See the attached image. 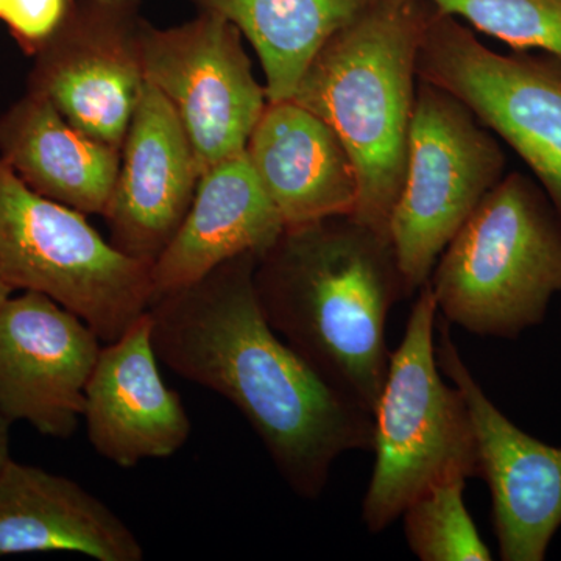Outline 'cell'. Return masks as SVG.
<instances>
[{
  "instance_id": "21",
  "label": "cell",
  "mask_w": 561,
  "mask_h": 561,
  "mask_svg": "<svg viewBox=\"0 0 561 561\" xmlns=\"http://www.w3.org/2000/svg\"><path fill=\"white\" fill-rule=\"evenodd\" d=\"M443 14L515 50L537 49L561 61V0H423Z\"/></svg>"
},
{
  "instance_id": "8",
  "label": "cell",
  "mask_w": 561,
  "mask_h": 561,
  "mask_svg": "<svg viewBox=\"0 0 561 561\" xmlns=\"http://www.w3.org/2000/svg\"><path fill=\"white\" fill-rule=\"evenodd\" d=\"M416 69L519 154L561 220V61L496 54L432 7Z\"/></svg>"
},
{
  "instance_id": "14",
  "label": "cell",
  "mask_w": 561,
  "mask_h": 561,
  "mask_svg": "<svg viewBox=\"0 0 561 561\" xmlns=\"http://www.w3.org/2000/svg\"><path fill=\"white\" fill-rule=\"evenodd\" d=\"M83 420L95 453L121 468L168 459L190 440V415L161 376L149 311L102 346L84 391Z\"/></svg>"
},
{
  "instance_id": "25",
  "label": "cell",
  "mask_w": 561,
  "mask_h": 561,
  "mask_svg": "<svg viewBox=\"0 0 561 561\" xmlns=\"http://www.w3.org/2000/svg\"><path fill=\"white\" fill-rule=\"evenodd\" d=\"M10 0H0V20H2L3 13H5L7 5H9Z\"/></svg>"
},
{
  "instance_id": "18",
  "label": "cell",
  "mask_w": 561,
  "mask_h": 561,
  "mask_svg": "<svg viewBox=\"0 0 561 561\" xmlns=\"http://www.w3.org/2000/svg\"><path fill=\"white\" fill-rule=\"evenodd\" d=\"M121 151L77 130L35 92L0 114V160L31 190L83 214L108 208Z\"/></svg>"
},
{
  "instance_id": "24",
  "label": "cell",
  "mask_w": 561,
  "mask_h": 561,
  "mask_svg": "<svg viewBox=\"0 0 561 561\" xmlns=\"http://www.w3.org/2000/svg\"><path fill=\"white\" fill-rule=\"evenodd\" d=\"M14 291L16 290H14L13 287H11L10 284L7 283V280L3 279L2 276H0V308H2L3 302L9 300V298L11 297V295L14 294Z\"/></svg>"
},
{
  "instance_id": "5",
  "label": "cell",
  "mask_w": 561,
  "mask_h": 561,
  "mask_svg": "<svg viewBox=\"0 0 561 561\" xmlns=\"http://www.w3.org/2000/svg\"><path fill=\"white\" fill-rule=\"evenodd\" d=\"M438 308L430 280L413 302L404 337L390 353L373 412L375 467L362 522L381 534L411 502L451 476L481 479L478 440L467 401L442 378L435 351Z\"/></svg>"
},
{
  "instance_id": "13",
  "label": "cell",
  "mask_w": 561,
  "mask_h": 561,
  "mask_svg": "<svg viewBox=\"0 0 561 561\" xmlns=\"http://www.w3.org/2000/svg\"><path fill=\"white\" fill-rule=\"evenodd\" d=\"M202 173L179 114L144 84L121 151V169L105 217L111 243L153 264L186 219Z\"/></svg>"
},
{
  "instance_id": "16",
  "label": "cell",
  "mask_w": 561,
  "mask_h": 561,
  "mask_svg": "<svg viewBox=\"0 0 561 561\" xmlns=\"http://www.w3.org/2000/svg\"><path fill=\"white\" fill-rule=\"evenodd\" d=\"M283 231L245 151L219 162L203 173L186 219L151 264L153 301L242 254L261 257Z\"/></svg>"
},
{
  "instance_id": "11",
  "label": "cell",
  "mask_w": 561,
  "mask_h": 561,
  "mask_svg": "<svg viewBox=\"0 0 561 561\" xmlns=\"http://www.w3.org/2000/svg\"><path fill=\"white\" fill-rule=\"evenodd\" d=\"M437 331L438 367L463 394L474 426L501 560L542 561L561 529V448L508 420L468 370L448 321L438 320Z\"/></svg>"
},
{
  "instance_id": "7",
  "label": "cell",
  "mask_w": 561,
  "mask_h": 561,
  "mask_svg": "<svg viewBox=\"0 0 561 561\" xmlns=\"http://www.w3.org/2000/svg\"><path fill=\"white\" fill-rule=\"evenodd\" d=\"M504 171L493 133L459 99L419 80L404 180L389 225L408 297L430 280L443 251Z\"/></svg>"
},
{
  "instance_id": "12",
  "label": "cell",
  "mask_w": 561,
  "mask_h": 561,
  "mask_svg": "<svg viewBox=\"0 0 561 561\" xmlns=\"http://www.w3.org/2000/svg\"><path fill=\"white\" fill-rule=\"evenodd\" d=\"M102 343L47 295H11L0 308V413L46 437H72Z\"/></svg>"
},
{
  "instance_id": "20",
  "label": "cell",
  "mask_w": 561,
  "mask_h": 561,
  "mask_svg": "<svg viewBox=\"0 0 561 561\" xmlns=\"http://www.w3.org/2000/svg\"><path fill=\"white\" fill-rule=\"evenodd\" d=\"M465 476L443 479L402 512L409 549L421 561L493 559L465 505Z\"/></svg>"
},
{
  "instance_id": "17",
  "label": "cell",
  "mask_w": 561,
  "mask_h": 561,
  "mask_svg": "<svg viewBox=\"0 0 561 561\" xmlns=\"http://www.w3.org/2000/svg\"><path fill=\"white\" fill-rule=\"evenodd\" d=\"M47 551L99 561L146 557L135 531L80 483L11 459L0 471V557Z\"/></svg>"
},
{
  "instance_id": "1",
  "label": "cell",
  "mask_w": 561,
  "mask_h": 561,
  "mask_svg": "<svg viewBox=\"0 0 561 561\" xmlns=\"http://www.w3.org/2000/svg\"><path fill=\"white\" fill-rule=\"evenodd\" d=\"M257 260L242 254L157 298L151 339L165 367L242 413L295 494L317 500L343 453L371 451L375 421L273 330L254 287Z\"/></svg>"
},
{
  "instance_id": "4",
  "label": "cell",
  "mask_w": 561,
  "mask_h": 561,
  "mask_svg": "<svg viewBox=\"0 0 561 561\" xmlns=\"http://www.w3.org/2000/svg\"><path fill=\"white\" fill-rule=\"evenodd\" d=\"M438 312L482 337L515 341L561 291V220L548 195L511 173L483 198L430 278Z\"/></svg>"
},
{
  "instance_id": "3",
  "label": "cell",
  "mask_w": 561,
  "mask_h": 561,
  "mask_svg": "<svg viewBox=\"0 0 561 561\" xmlns=\"http://www.w3.org/2000/svg\"><path fill=\"white\" fill-rule=\"evenodd\" d=\"M431 11L423 0H375L321 47L290 99L342 140L359 181L351 217L386 238L404 180Z\"/></svg>"
},
{
  "instance_id": "22",
  "label": "cell",
  "mask_w": 561,
  "mask_h": 561,
  "mask_svg": "<svg viewBox=\"0 0 561 561\" xmlns=\"http://www.w3.org/2000/svg\"><path fill=\"white\" fill-rule=\"evenodd\" d=\"M76 0H10L2 21L27 55L35 54L69 13Z\"/></svg>"
},
{
  "instance_id": "15",
  "label": "cell",
  "mask_w": 561,
  "mask_h": 561,
  "mask_svg": "<svg viewBox=\"0 0 561 561\" xmlns=\"http://www.w3.org/2000/svg\"><path fill=\"white\" fill-rule=\"evenodd\" d=\"M245 153L284 230L356 213L359 181L348 151L297 102H268Z\"/></svg>"
},
{
  "instance_id": "10",
  "label": "cell",
  "mask_w": 561,
  "mask_h": 561,
  "mask_svg": "<svg viewBox=\"0 0 561 561\" xmlns=\"http://www.w3.org/2000/svg\"><path fill=\"white\" fill-rule=\"evenodd\" d=\"M142 0H76L33 54L27 91L77 130L122 150L144 76Z\"/></svg>"
},
{
  "instance_id": "19",
  "label": "cell",
  "mask_w": 561,
  "mask_h": 561,
  "mask_svg": "<svg viewBox=\"0 0 561 561\" xmlns=\"http://www.w3.org/2000/svg\"><path fill=\"white\" fill-rule=\"evenodd\" d=\"M234 24L264 69L268 102L290 101L321 47L375 0H192Z\"/></svg>"
},
{
  "instance_id": "9",
  "label": "cell",
  "mask_w": 561,
  "mask_h": 561,
  "mask_svg": "<svg viewBox=\"0 0 561 561\" xmlns=\"http://www.w3.org/2000/svg\"><path fill=\"white\" fill-rule=\"evenodd\" d=\"M142 61L147 83L179 114L202 175L245 151L268 101L234 24L213 11L171 28L147 22Z\"/></svg>"
},
{
  "instance_id": "6",
  "label": "cell",
  "mask_w": 561,
  "mask_h": 561,
  "mask_svg": "<svg viewBox=\"0 0 561 561\" xmlns=\"http://www.w3.org/2000/svg\"><path fill=\"white\" fill-rule=\"evenodd\" d=\"M84 216L31 190L0 160V276L60 302L110 343L149 311L151 264L122 253Z\"/></svg>"
},
{
  "instance_id": "23",
  "label": "cell",
  "mask_w": 561,
  "mask_h": 561,
  "mask_svg": "<svg viewBox=\"0 0 561 561\" xmlns=\"http://www.w3.org/2000/svg\"><path fill=\"white\" fill-rule=\"evenodd\" d=\"M11 421L0 413V471L11 460L10 454V430Z\"/></svg>"
},
{
  "instance_id": "2",
  "label": "cell",
  "mask_w": 561,
  "mask_h": 561,
  "mask_svg": "<svg viewBox=\"0 0 561 561\" xmlns=\"http://www.w3.org/2000/svg\"><path fill=\"white\" fill-rule=\"evenodd\" d=\"M254 287L276 334L373 415L389 370L387 320L408 297L390 239L351 216L286 228L257 260Z\"/></svg>"
}]
</instances>
